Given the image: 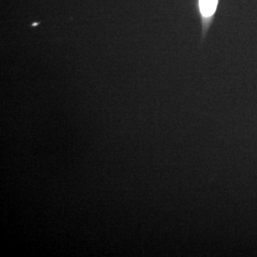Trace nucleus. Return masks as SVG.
Wrapping results in <instances>:
<instances>
[{
    "label": "nucleus",
    "mask_w": 257,
    "mask_h": 257,
    "mask_svg": "<svg viewBox=\"0 0 257 257\" xmlns=\"http://www.w3.org/2000/svg\"><path fill=\"white\" fill-rule=\"evenodd\" d=\"M219 3L220 0H195L196 10L202 25V40L214 22Z\"/></svg>",
    "instance_id": "nucleus-1"
}]
</instances>
